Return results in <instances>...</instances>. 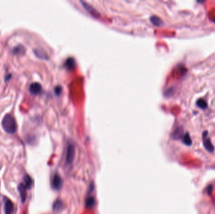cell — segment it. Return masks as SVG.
<instances>
[{
    "label": "cell",
    "instance_id": "cell-1",
    "mask_svg": "<svg viewBox=\"0 0 215 214\" xmlns=\"http://www.w3.org/2000/svg\"><path fill=\"white\" fill-rule=\"evenodd\" d=\"M3 129L9 134L15 133L17 129V125L14 117L10 114H6L1 122Z\"/></svg>",
    "mask_w": 215,
    "mask_h": 214
},
{
    "label": "cell",
    "instance_id": "cell-2",
    "mask_svg": "<svg viewBox=\"0 0 215 214\" xmlns=\"http://www.w3.org/2000/svg\"><path fill=\"white\" fill-rule=\"evenodd\" d=\"M75 156V147L74 144H69L67 148V152H66V161L67 165H71Z\"/></svg>",
    "mask_w": 215,
    "mask_h": 214
},
{
    "label": "cell",
    "instance_id": "cell-3",
    "mask_svg": "<svg viewBox=\"0 0 215 214\" xmlns=\"http://www.w3.org/2000/svg\"><path fill=\"white\" fill-rule=\"evenodd\" d=\"M208 133L207 131H205L203 134V145L205 149L210 153H212L214 151V146L211 141V140L208 136Z\"/></svg>",
    "mask_w": 215,
    "mask_h": 214
},
{
    "label": "cell",
    "instance_id": "cell-4",
    "mask_svg": "<svg viewBox=\"0 0 215 214\" xmlns=\"http://www.w3.org/2000/svg\"><path fill=\"white\" fill-rule=\"evenodd\" d=\"M62 185V180L58 174H55L52 180V187L55 190H59Z\"/></svg>",
    "mask_w": 215,
    "mask_h": 214
},
{
    "label": "cell",
    "instance_id": "cell-5",
    "mask_svg": "<svg viewBox=\"0 0 215 214\" xmlns=\"http://www.w3.org/2000/svg\"><path fill=\"white\" fill-rule=\"evenodd\" d=\"M3 200L5 214H13L14 211V205L11 200L7 197H4Z\"/></svg>",
    "mask_w": 215,
    "mask_h": 214
},
{
    "label": "cell",
    "instance_id": "cell-6",
    "mask_svg": "<svg viewBox=\"0 0 215 214\" xmlns=\"http://www.w3.org/2000/svg\"><path fill=\"white\" fill-rule=\"evenodd\" d=\"M42 87L40 84L38 82H34L31 84L29 87V91L34 95H37L41 92Z\"/></svg>",
    "mask_w": 215,
    "mask_h": 214
},
{
    "label": "cell",
    "instance_id": "cell-7",
    "mask_svg": "<svg viewBox=\"0 0 215 214\" xmlns=\"http://www.w3.org/2000/svg\"><path fill=\"white\" fill-rule=\"evenodd\" d=\"M18 190L20 193L22 202L24 203L27 198V188L23 184H20L18 186Z\"/></svg>",
    "mask_w": 215,
    "mask_h": 214
},
{
    "label": "cell",
    "instance_id": "cell-8",
    "mask_svg": "<svg viewBox=\"0 0 215 214\" xmlns=\"http://www.w3.org/2000/svg\"><path fill=\"white\" fill-rule=\"evenodd\" d=\"M81 3L83 5L84 8L86 10V11L89 12L90 14H91L92 16L95 17H98L99 16L98 13L96 11V10H94L90 4L87 3L85 1H81Z\"/></svg>",
    "mask_w": 215,
    "mask_h": 214
},
{
    "label": "cell",
    "instance_id": "cell-9",
    "mask_svg": "<svg viewBox=\"0 0 215 214\" xmlns=\"http://www.w3.org/2000/svg\"><path fill=\"white\" fill-rule=\"evenodd\" d=\"M34 53L38 58L43 60H47L49 59L48 55L45 52V50L42 48H35L34 50Z\"/></svg>",
    "mask_w": 215,
    "mask_h": 214
},
{
    "label": "cell",
    "instance_id": "cell-10",
    "mask_svg": "<svg viewBox=\"0 0 215 214\" xmlns=\"http://www.w3.org/2000/svg\"><path fill=\"white\" fill-rule=\"evenodd\" d=\"M23 181H24V185L26 187L27 189H30L31 185H32V180L31 177L27 174L25 175L23 177Z\"/></svg>",
    "mask_w": 215,
    "mask_h": 214
},
{
    "label": "cell",
    "instance_id": "cell-11",
    "mask_svg": "<svg viewBox=\"0 0 215 214\" xmlns=\"http://www.w3.org/2000/svg\"><path fill=\"white\" fill-rule=\"evenodd\" d=\"M183 136V129L182 128H177L173 133V137L174 139L175 140H180L181 138H182Z\"/></svg>",
    "mask_w": 215,
    "mask_h": 214
},
{
    "label": "cell",
    "instance_id": "cell-12",
    "mask_svg": "<svg viewBox=\"0 0 215 214\" xmlns=\"http://www.w3.org/2000/svg\"><path fill=\"white\" fill-rule=\"evenodd\" d=\"M150 20L155 26H161L163 23L161 19L157 16H152L150 18Z\"/></svg>",
    "mask_w": 215,
    "mask_h": 214
},
{
    "label": "cell",
    "instance_id": "cell-13",
    "mask_svg": "<svg viewBox=\"0 0 215 214\" xmlns=\"http://www.w3.org/2000/svg\"><path fill=\"white\" fill-rule=\"evenodd\" d=\"M75 66V61L72 58L68 59L65 63V67L68 69V70H73Z\"/></svg>",
    "mask_w": 215,
    "mask_h": 214
},
{
    "label": "cell",
    "instance_id": "cell-14",
    "mask_svg": "<svg viewBox=\"0 0 215 214\" xmlns=\"http://www.w3.org/2000/svg\"><path fill=\"white\" fill-rule=\"evenodd\" d=\"M64 205H63V203L60 200H57L54 203L53 205V209L55 211H60L62 210Z\"/></svg>",
    "mask_w": 215,
    "mask_h": 214
},
{
    "label": "cell",
    "instance_id": "cell-15",
    "mask_svg": "<svg viewBox=\"0 0 215 214\" xmlns=\"http://www.w3.org/2000/svg\"><path fill=\"white\" fill-rule=\"evenodd\" d=\"M182 142L184 144H186V146H191L192 144V140L191 138L190 137V135L188 133H186L184 136L182 137Z\"/></svg>",
    "mask_w": 215,
    "mask_h": 214
},
{
    "label": "cell",
    "instance_id": "cell-16",
    "mask_svg": "<svg viewBox=\"0 0 215 214\" xmlns=\"http://www.w3.org/2000/svg\"><path fill=\"white\" fill-rule=\"evenodd\" d=\"M24 52H25V48L23 46L21 45H19L13 49V54L15 55L23 54Z\"/></svg>",
    "mask_w": 215,
    "mask_h": 214
},
{
    "label": "cell",
    "instance_id": "cell-17",
    "mask_svg": "<svg viewBox=\"0 0 215 214\" xmlns=\"http://www.w3.org/2000/svg\"><path fill=\"white\" fill-rule=\"evenodd\" d=\"M196 105L198 108L202 109H206L208 108V104L205 100L203 99H199L197 100Z\"/></svg>",
    "mask_w": 215,
    "mask_h": 214
},
{
    "label": "cell",
    "instance_id": "cell-18",
    "mask_svg": "<svg viewBox=\"0 0 215 214\" xmlns=\"http://www.w3.org/2000/svg\"><path fill=\"white\" fill-rule=\"evenodd\" d=\"M95 205V200L92 197H88L86 201V207L87 209H91Z\"/></svg>",
    "mask_w": 215,
    "mask_h": 214
},
{
    "label": "cell",
    "instance_id": "cell-19",
    "mask_svg": "<svg viewBox=\"0 0 215 214\" xmlns=\"http://www.w3.org/2000/svg\"><path fill=\"white\" fill-rule=\"evenodd\" d=\"M55 93L56 95H60L61 92H62V87L60 86H57L55 88Z\"/></svg>",
    "mask_w": 215,
    "mask_h": 214
},
{
    "label": "cell",
    "instance_id": "cell-20",
    "mask_svg": "<svg viewBox=\"0 0 215 214\" xmlns=\"http://www.w3.org/2000/svg\"><path fill=\"white\" fill-rule=\"evenodd\" d=\"M11 77V74H8V75H6V77H5V80L7 81V80H10V79Z\"/></svg>",
    "mask_w": 215,
    "mask_h": 214
},
{
    "label": "cell",
    "instance_id": "cell-21",
    "mask_svg": "<svg viewBox=\"0 0 215 214\" xmlns=\"http://www.w3.org/2000/svg\"><path fill=\"white\" fill-rule=\"evenodd\" d=\"M214 22H215V18H214Z\"/></svg>",
    "mask_w": 215,
    "mask_h": 214
}]
</instances>
